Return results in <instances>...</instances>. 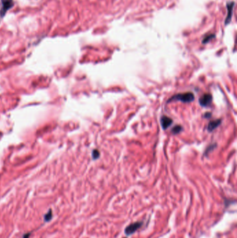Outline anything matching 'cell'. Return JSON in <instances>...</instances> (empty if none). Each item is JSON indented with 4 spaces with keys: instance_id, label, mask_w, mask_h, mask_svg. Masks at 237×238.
I'll return each mask as SVG.
<instances>
[{
    "instance_id": "8",
    "label": "cell",
    "mask_w": 237,
    "mask_h": 238,
    "mask_svg": "<svg viewBox=\"0 0 237 238\" xmlns=\"http://www.w3.org/2000/svg\"><path fill=\"white\" fill-rule=\"evenodd\" d=\"M52 219V209H49L48 212H47L44 216V221L45 222H49Z\"/></svg>"
},
{
    "instance_id": "7",
    "label": "cell",
    "mask_w": 237,
    "mask_h": 238,
    "mask_svg": "<svg viewBox=\"0 0 237 238\" xmlns=\"http://www.w3.org/2000/svg\"><path fill=\"white\" fill-rule=\"evenodd\" d=\"M220 123H221V120H220V119L211 121V122L209 123L207 127V130L209 132H212V131H213L214 129H215V128L219 127L220 124Z\"/></svg>"
},
{
    "instance_id": "6",
    "label": "cell",
    "mask_w": 237,
    "mask_h": 238,
    "mask_svg": "<svg viewBox=\"0 0 237 238\" xmlns=\"http://www.w3.org/2000/svg\"><path fill=\"white\" fill-rule=\"evenodd\" d=\"M234 6V2H232L230 3H228L227 5V18L225 19V25H227L230 22V20L232 19V13H233V8Z\"/></svg>"
},
{
    "instance_id": "12",
    "label": "cell",
    "mask_w": 237,
    "mask_h": 238,
    "mask_svg": "<svg viewBox=\"0 0 237 238\" xmlns=\"http://www.w3.org/2000/svg\"><path fill=\"white\" fill-rule=\"evenodd\" d=\"M30 235H31V233H26L23 235V238H29L30 237Z\"/></svg>"
},
{
    "instance_id": "10",
    "label": "cell",
    "mask_w": 237,
    "mask_h": 238,
    "mask_svg": "<svg viewBox=\"0 0 237 238\" xmlns=\"http://www.w3.org/2000/svg\"><path fill=\"white\" fill-rule=\"evenodd\" d=\"M215 36L214 34H209V35H207V36H205L204 38V39L202 40V43H207L211 39H212L213 38H214Z\"/></svg>"
},
{
    "instance_id": "13",
    "label": "cell",
    "mask_w": 237,
    "mask_h": 238,
    "mask_svg": "<svg viewBox=\"0 0 237 238\" xmlns=\"http://www.w3.org/2000/svg\"><path fill=\"white\" fill-rule=\"evenodd\" d=\"M211 116V113H206L205 115V118H209Z\"/></svg>"
},
{
    "instance_id": "4",
    "label": "cell",
    "mask_w": 237,
    "mask_h": 238,
    "mask_svg": "<svg viewBox=\"0 0 237 238\" xmlns=\"http://www.w3.org/2000/svg\"><path fill=\"white\" fill-rule=\"evenodd\" d=\"M200 104L202 107H208L212 102V96L211 94H205L199 100Z\"/></svg>"
},
{
    "instance_id": "9",
    "label": "cell",
    "mask_w": 237,
    "mask_h": 238,
    "mask_svg": "<svg viewBox=\"0 0 237 238\" xmlns=\"http://www.w3.org/2000/svg\"><path fill=\"white\" fill-rule=\"evenodd\" d=\"M182 130V127H181V126H180V125H177V126H175V127L172 128V132L174 134H178V133H179L180 132H181Z\"/></svg>"
},
{
    "instance_id": "2",
    "label": "cell",
    "mask_w": 237,
    "mask_h": 238,
    "mask_svg": "<svg viewBox=\"0 0 237 238\" xmlns=\"http://www.w3.org/2000/svg\"><path fill=\"white\" fill-rule=\"evenodd\" d=\"M143 225V221H136V222L130 223L129 226L125 228V234L129 236V235H133L134 233H136L137 230L140 229L142 227V226Z\"/></svg>"
},
{
    "instance_id": "5",
    "label": "cell",
    "mask_w": 237,
    "mask_h": 238,
    "mask_svg": "<svg viewBox=\"0 0 237 238\" xmlns=\"http://www.w3.org/2000/svg\"><path fill=\"white\" fill-rule=\"evenodd\" d=\"M173 121L170 118L166 116H163L161 118V124H162V128L163 130H166L170 125H172V123Z\"/></svg>"
},
{
    "instance_id": "14",
    "label": "cell",
    "mask_w": 237,
    "mask_h": 238,
    "mask_svg": "<svg viewBox=\"0 0 237 238\" xmlns=\"http://www.w3.org/2000/svg\"><path fill=\"white\" fill-rule=\"evenodd\" d=\"M124 238H127V237H124Z\"/></svg>"
},
{
    "instance_id": "1",
    "label": "cell",
    "mask_w": 237,
    "mask_h": 238,
    "mask_svg": "<svg viewBox=\"0 0 237 238\" xmlns=\"http://www.w3.org/2000/svg\"><path fill=\"white\" fill-rule=\"evenodd\" d=\"M194 95L191 92L184 93H179L172 96L168 100V103L172 101H182L183 102H191L194 100Z\"/></svg>"
},
{
    "instance_id": "11",
    "label": "cell",
    "mask_w": 237,
    "mask_h": 238,
    "mask_svg": "<svg viewBox=\"0 0 237 238\" xmlns=\"http://www.w3.org/2000/svg\"><path fill=\"white\" fill-rule=\"evenodd\" d=\"M99 157V152L98 150H94L93 151V158L94 159H98Z\"/></svg>"
},
{
    "instance_id": "3",
    "label": "cell",
    "mask_w": 237,
    "mask_h": 238,
    "mask_svg": "<svg viewBox=\"0 0 237 238\" xmlns=\"http://www.w3.org/2000/svg\"><path fill=\"white\" fill-rule=\"evenodd\" d=\"M2 9L0 11V15L3 17L9 9L13 6V0H2Z\"/></svg>"
}]
</instances>
